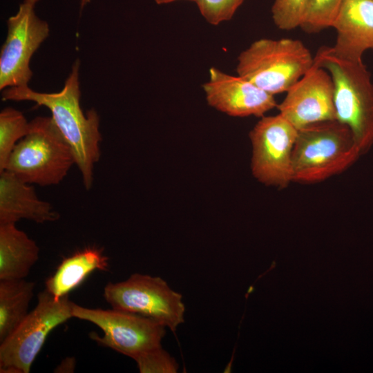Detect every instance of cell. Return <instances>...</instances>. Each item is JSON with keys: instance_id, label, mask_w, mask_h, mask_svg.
<instances>
[{"instance_id": "9c48e42d", "label": "cell", "mask_w": 373, "mask_h": 373, "mask_svg": "<svg viewBox=\"0 0 373 373\" xmlns=\"http://www.w3.org/2000/svg\"><path fill=\"white\" fill-rule=\"evenodd\" d=\"M298 129L280 113L262 116L249 133L251 168L260 182L279 189L292 182V153Z\"/></svg>"}, {"instance_id": "ffe728a7", "label": "cell", "mask_w": 373, "mask_h": 373, "mask_svg": "<svg viewBox=\"0 0 373 373\" xmlns=\"http://www.w3.org/2000/svg\"><path fill=\"white\" fill-rule=\"evenodd\" d=\"M309 0H275L271 8L275 25L281 30L301 27Z\"/></svg>"}, {"instance_id": "9a60e30c", "label": "cell", "mask_w": 373, "mask_h": 373, "mask_svg": "<svg viewBox=\"0 0 373 373\" xmlns=\"http://www.w3.org/2000/svg\"><path fill=\"white\" fill-rule=\"evenodd\" d=\"M39 255L37 243L15 223L0 224V280L24 278Z\"/></svg>"}, {"instance_id": "7402d4cb", "label": "cell", "mask_w": 373, "mask_h": 373, "mask_svg": "<svg viewBox=\"0 0 373 373\" xmlns=\"http://www.w3.org/2000/svg\"><path fill=\"white\" fill-rule=\"evenodd\" d=\"M245 0H195L200 12L211 25L230 20Z\"/></svg>"}, {"instance_id": "3957f363", "label": "cell", "mask_w": 373, "mask_h": 373, "mask_svg": "<svg viewBox=\"0 0 373 373\" xmlns=\"http://www.w3.org/2000/svg\"><path fill=\"white\" fill-rule=\"evenodd\" d=\"M314 64L330 74L334 86L336 119L352 133L361 155L373 146V84L363 61L336 56L329 47H323L314 57Z\"/></svg>"}, {"instance_id": "7a4b0ae2", "label": "cell", "mask_w": 373, "mask_h": 373, "mask_svg": "<svg viewBox=\"0 0 373 373\" xmlns=\"http://www.w3.org/2000/svg\"><path fill=\"white\" fill-rule=\"evenodd\" d=\"M351 130L337 119L298 129L292 153V182L312 184L349 168L361 156Z\"/></svg>"}, {"instance_id": "4fadbf2b", "label": "cell", "mask_w": 373, "mask_h": 373, "mask_svg": "<svg viewBox=\"0 0 373 373\" xmlns=\"http://www.w3.org/2000/svg\"><path fill=\"white\" fill-rule=\"evenodd\" d=\"M332 27L336 39L331 51L338 57L362 61L363 54L373 48V0H343Z\"/></svg>"}, {"instance_id": "2e32d148", "label": "cell", "mask_w": 373, "mask_h": 373, "mask_svg": "<svg viewBox=\"0 0 373 373\" xmlns=\"http://www.w3.org/2000/svg\"><path fill=\"white\" fill-rule=\"evenodd\" d=\"M108 258L102 249L86 248L64 258L46 281V290L55 298L68 295L95 270L107 271Z\"/></svg>"}, {"instance_id": "277c9868", "label": "cell", "mask_w": 373, "mask_h": 373, "mask_svg": "<svg viewBox=\"0 0 373 373\" xmlns=\"http://www.w3.org/2000/svg\"><path fill=\"white\" fill-rule=\"evenodd\" d=\"M75 164L73 151L52 117H37L14 147L4 171L28 184L61 182Z\"/></svg>"}, {"instance_id": "8992f818", "label": "cell", "mask_w": 373, "mask_h": 373, "mask_svg": "<svg viewBox=\"0 0 373 373\" xmlns=\"http://www.w3.org/2000/svg\"><path fill=\"white\" fill-rule=\"evenodd\" d=\"M36 307L0 343V372L28 373L49 333L73 318L68 295L55 298L46 289Z\"/></svg>"}, {"instance_id": "ac0fdd59", "label": "cell", "mask_w": 373, "mask_h": 373, "mask_svg": "<svg viewBox=\"0 0 373 373\" xmlns=\"http://www.w3.org/2000/svg\"><path fill=\"white\" fill-rule=\"evenodd\" d=\"M30 122L19 111L6 107L0 113V173L14 147L29 132Z\"/></svg>"}, {"instance_id": "d4e9b609", "label": "cell", "mask_w": 373, "mask_h": 373, "mask_svg": "<svg viewBox=\"0 0 373 373\" xmlns=\"http://www.w3.org/2000/svg\"><path fill=\"white\" fill-rule=\"evenodd\" d=\"M91 0H80V6L82 9L85 6L90 2Z\"/></svg>"}, {"instance_id": "6da1fadb", "label": "cell", "mask_w": 373, "mask_h": 373, "mask_svg": "<svg viewBox=\"0 0 373 373\" xmlns=\"http://www.w3.org/2000/svg\"><path fill=\"white\" fill-rule=\"evenodd\" d=\"M79 66L77 59L58 93H39L28 86H15L3 90L2 99L30 101L50 111L51 117L73 151L84 186L89 189L93 182L94 164L100 156L102 136L97 111L92 108L84 114L80 106Z\"/></svg>"}, {"instance_id": "e0dca14e", "label": "cell", "mask_w": 373, "mask_h": 373, "mask_svg": "<svg viewBox=\"0 0 373 373\" xmlns=\"http://www.w3.org/2000/svg\"><path fill=\"white\" fill-rule=\"evenodd\" d=\"M35 283L21 279L0 280V343L28 315Z\"/></svg>"}, {"instance_id": "603a6c76", "label": "cell", "mask_w": 373, "mask_h": 373, "mask_svg": "<svg viewBox=\"0 0 373 373\" xmlns=\"http://www.w3.org/2000/svg\"><path fill=\"white\" fill-rule=\"evenodd\" d=\"M75 358L67 357L62 360L61 363L55 369V372H73L75 369Z\"/></svg>"}, {"instance_id": "8fae6325", "label": "cell", "mask_w": 373, "mask_h": 373, "mask_svg": "<svg viewBox=\"0 0 373 373\" xmlns=\"http://www.w3.org/2000/svg\"><path fill=\"white\" fill-rule=\"evenodd\" d=\"M286 93L285 99L277 107L279 113L297 129L336 119L334 82L325 68L314 64Z\"/></svg>"}, {"instance_id": "52a82bcc", "label": "cell", "mask_w": 373, "mask_h": 373, "mask_svg": "<svg viewBox=\"0 0 373 373\" xmlns=\"http://www.w3.org/2000/svg\"><path fill=\"white\" fill-rule=\"evenodd\" d=\"M103 296L113 309L152 318L173 332L184 321L182 296L158 276L136 273L124 281L108 283Z\"/></svg>"}, {"instance_id": "d6986e66", "label": "cell", "mask_w": 373, "mask_h": 373, "mask_svg": "<svg viewBox=\"0 0 373 373\" xmlns=\"http://www.w3.org/2000/svg\"><path fill=\"white\" fill-rule=\"evenodd\" d=\"M343 0H309L301 28L307 32H316L332 27Z\"/></svg>"}, {"instance_id": "5b68a950", "label": "cell", "mask_w": 373, "mask_h": 373, "mask_svg": "<svg viewBox=\"0 0 373 373\" xmlns=\"http://www.w3.org/2000/svg\"><path fill=\"white\" fill-rule=\"evenodd\" d=\"M314 64V57L301 41L264 38L240 53L236 73L274 95L287 92Z\"/></svg>"}, {"instance_id": "ba28073f", "label": "cell", "mask_w": 373, "mask_h": 373, "mask_svg": "<svg viewBox=\"0 0 373 373\" xmlns=\"http://www.w3.org/2000/svg\"><path fill=\"white\" fill-rule=\"evenodd\" d=\"M73 318L90 322L104 332L90 336L102 346L133 359L162 347L166 327L152 318L117 309H90L72 304Z\"/></svg>"}, {"instance_id": "30bf717a", "label": "cell", "mask_w": 373, "mask_h": 373, "mask_svg": "<svg viewBox=\"0 0 373 373\" xmlns=\"http://www.w3.org/2000/svg\"><path fill=\"white\" fill-rule=\"evenodd\" d=\"M39 0H24L7 21L8 34L0 53V90L28 86L32 55L49 35L48 23L35 12Z\"/></svg>"}, {"instance_id": "5bb4252c", "label": "cell", "mask_w": 373, "mask_h": 373, "mask_svg": "<svg viewBox=\"0 0 373 373\" xmlns=\"http://www.w3.org/2000/svg\"><path fill=\"white\" fill-rule=\"evenodd\" d=\"M29 184L8 171L0 173V224L16 223L21 219L37 223L59 219L52 206L40 200Z\"/></svg>"}, {"instance_id": "44dd1931", "label": "cell", "mask_w": 373, "mask_h": 373, "mask_svg": "<svg viewBox=\"0 0 373 373\" xmlns=\"http://www.w3.org/2000/svg\"><path fill=\"white\" fill-rule=\"evenodd\" d=\"M141 373H176L179 365L162 347L151 350L133 359Z\"/></svg>"}, {"instance_id": "7c38bea8", "label": "cell", "mask_w": 373, "mask_h": 373, "mask_svg": "<svg viewBox=\"0 0 373 373\" xmlns=\"http://www.w3.org/2000/svg\"><path fill=\"white\" fill-rule=\"evenodd\" d=\"M202 88L209 105L230 116L262 117L278 106L274 95L215 67L209 69V79Z\"/></svg>"}, {"instance_id": "cb8c5ba5", "label": "cell", "mask_w": 373, "mask_h": 373, "mask_svg": "<svg viewBox=\"0 0 373 373\" xmlns=\"http://www.w3.org/2000/svg\"><path fill=\"white\" fill-rule=\"evenodd\" d=\"M175 1H178V0H155V3L158 5L166 4V3H172ZM189 1H195V0H189Z\"/></svg>"}]
</instances>
